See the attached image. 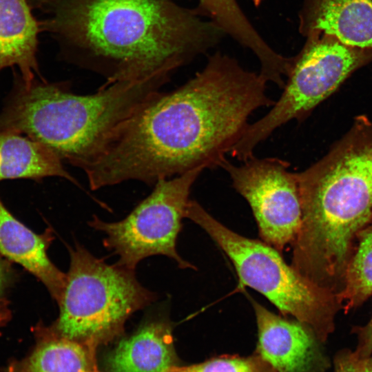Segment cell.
I'll list each match as a JSON object with an SVG mask.
<instances>
[{
	"label": "cell",
	"instance_id": "ac0fdd59",
	"mask_svg": "<svg viewBox=\"0 0 372 372\" xmlns=\"http://www.w3.org/2000/svg\"><path fill=\"white\" fill-rule=\"evenodd\" d=\"M372 296V219L358 234L349 262L342 290L337 295L346 312Z\"/></svg>",
	"mask_w": 372,
	"mask_h": 372
},
{
	"label": "cell",
	"instance_id": "3957f363",
	"mask_svg": "<svg viewBox=\"0 0 372 372\" xmlns=\"http://www.w3.org/2000/svg\"><path fill=\"white\" fill-rule=\"evenodd\" d=\"M296 177L302 223L291 266L338 293L357 236L372 219V122L357 116L328 153Z\"/></svg>",
	"mask_w": 372,
	"mask_h": 372
},
{
	"label": "cell",
	"instance_id": "ba28073f",
	"mask_svg": "<svg viewBox=\"0 0 372 372\" xmlns=\"http://www.w3.org/2000/svg\"><path fill=\"white\" fill-rule=\"evenodd\" d=\"M204 169L158 180L152 193L120 221L106 223L94 216L89 225L105 234L103 244L118 256L117 264L135 270L143 259L164 255L180 268H195L178 255L176 243L192 187Z\"/></svg>",
	"mask_w": 372,
	"mask_h": 372
},
{
	"label": "cell",
	"instance_id": "44dd1931",
	"mask_svg": "<svg viewBox=\"0 0 372 372\" xmlns=\"http://www.w3.org/2000/svg\"><path fill=\"white\" fill-rule=\"evenodd\" d=\"M352 333L357 335L358 344L354 353L360 358H366L372 355V317L363 326H356Z\"/></svg>",
	"mask_w": 372,
	"mask_h": 372
},
{
	"label": "cell",
	"instance_id": "9c48e42d",
	"mask_svg": "<svg viewBox=\"0 0 372 372\" xmlns=\"http://www.w3.org/2000/svg\"><path fill=\"white\" fill-rule=\"evenodd\" d=\"M234 188L247 201L262 241L280 252L293 244L302 223V206L296 173L278 158L254 156L237 165L221 163Z\"/></svg>",
	"mask_w": 372,
	"mask_h": 372
},
{
	"label": "cell",
	"instance_id": "d6986e66",
	"mask_svg": "<svg viewBox=\"0 0 372 372\" xmlns=\"http://www.w3.org/2000/svg\"><path fill=\"white\" fill-rule=\"evenodd\" d=\"M172 372H276L255 352L249 356L224 355L203 362L178 365Z\"/></svg>",
	"mask_w": 372,
	"mask_h": 372
},
{
	"label": "cell",
	"instance_id": "5bb4252c",
	"mask_svg": "<svg viewBox=\"0 0 372 372\" xmlns=\"http://www.w3.org/2000/svg\"><path fill=\"white\" fill-rule=\"evenodd\" d=\"M28 0H0V71L17 66L29 83L39 74L37 51L40 23Z\"/></svg>",
	"mask_w": 372,
	"mask_h": 372
},
{
	"label": "cell",
	"instance_id": "52a82bcc",
	"mask_svg": "<svg viewBox=\"0 0 372 372\" xmlns=\"http://www.w3.org/2000/svg\"><path fill=\"white\" fill-rule=\"evenodd\" d=\"M371 60L372 50L349 46L329 36L307 37L300 53L291 57L282 94L267 114L249 123L231 156L242 162L254 156L255 148L276 129L304 118L353 71Z\"/></svg>",
	"mask_w": 372,
	"mask_h": 372
},
{
	"label": "cell",
	"instance_id": "7c38bea8",
	"mask_svg": "<svg viewBox=\"0 0 372 372\" xmlns=\"http://www.w3.org/2000/svg\"><path fill=\"white\" fill-rule=\"evenodd\" d=\"M300 30L349 46L372 50V0H304Z\"/></svg>",
	"mask_w": 372,
	"mask_h": 372
},
{
	"label": "cell",
	"instance_id": "cb8c5ba5",
	"mask_svg": "<svg viewBox=\"0 0 372 372\" xmlns=\"http://www.w3.org/2000/svg\"><path fill=\"white\" fill-rule=\"evenodd\" d=\"M51 0H28L31 7L46 6Z\"/></svg>",
	"mask_w": 372,
	"mask_h": 372
},
{
	"label": "cell",
	"instance_id": "8992f818",
	"mask_svg": "<svg viewBox=\"0 0 372 372\" xmlns=\"http://www.w3.org/2000/svg\"><path fill=\"white\" fill-rule=\"evenodd\" d=\"M70 267L50 325L57 335L97 349L121 335L127 319L155 300L134 270L108 265L79 244L69 247Z\"/></svg>",
	"mask_w": 372,
	"mask_h": 372
},
{
	"label": "cell",
	"instance_id": "8fae6325",
	"mask_svg": "<svg viewBox=\"0 0 372 372\" xmlns=\"http://www.w3.org/2000/svg\"><path fill=\"white\" fill-rule=\"evenodd\" d=\"M53 239L52 229L36 234L16 218L0 199V254L35 276L58 303L66 284L67 274L48 257V249Z\"/></svg>",
	"mask_w": 372,
	"mask_h": 372
},
{
	"label": "cell",
	"instance_id": "30bf717a",
	"mask_svg": "<svg viewBox=\"0 0 372 372\" xmlns=\"http://www.w3.org/2000/svg\"><path fill=\"white\" fill-rule=\"evenodd\" d=\"M258 327L256 353L276 372H326L331 361L314 332L251 300Z\"/></svg>",
	"mask_w": 372,
	"mask_h": 372
},
{
	"label": "cell",
	"instance_id": "d4e9b609",
	"mask_svg": "<svg viewBox=\"0 0 372 372\" xmlns=\"http://www.w3.org/2000/svg\"><path fill=\"white\" fill-rule=\"evenodd\" d=\"M95 372H99V370H98V371H95Z\"/></svg>",
	"mask_w": 372,
	"mask_h": 372
},
{
	"label": "cell",
	"instance_id": "6da1fadb",
	"mask_svg": "<svg viewBox=\"0 0 372 372\" xmlns=\"http://www.w3.org/2000/svg\"><path fill=\"white\" fill-rule=\"evenodd\" d=\"M267 81L216 52L177 89L156 92L83 169L96 190L130 180L154 185L202 167H220L256 110L272 106Z\"/></svg>",
	"mask_w": 372,
	"mask_h": 372
},
{
	"label": "cell",
	"instance_id": "ffe728a7",
	"mask_svg": "<svg viewBox=\"0 0 372 372\" xmlns=\"http://www.w3.org/2000/svg\"><path fill=\"white\" fill-rule=\"evenodd\" d=\"M333 364V372H372V355L360 358L349 349L337 352Z\"/></svg>",
	"mask_w": 372,
	"mask_h": 372
},
{
	"label": "cell",
	"instance_id": "603a6c76",
	"mask_svg": "<svg viewBox=\"0 0 372 372\" xmlns=\"http://www.w3.org/2000/svg\"><path fill=\"white\" fill-rule=\"evenodd\" d=\"M12 317L8 300L5 296L0 297V335L1 329L8 324Z\"/></svg>",
	"mask_w": 372,
	"mask_h": 372
},
{
	"label": "cell",
	"instance_id": "2e32d148",
	"mask_svg": "<svg viewBox=\"0 0 372 372\" xmlns=\"http://www.w3.org/2000/svg\"><path fill=\"white\" fill-rule=\"evenodd\" d=\"M36 344L25 358L12 362L8 372H95L96 349L55 333L49 326L34 329Z\"/></svg>",
	"mask_w": 372,
	"mask_h": 372
},
{
	"label": "cell",
	"instance_id": "7402d4cb",
	"mask_svg": "<svg viewBox=\"0 0 372 372\" xmlns=\"http://www.w3.org/2000/svg\"><path fill=\"white\" fill-rule=\"evenodd\" d=\"M16 278L12 262L0 254V297L5 296L6 293L13 285Z\"/></svg>",
	"mask_w": 372,
	"mask_h": 372
},
{
	"label": "cell",
	"instance_id": "7a4b0ae2",
	"mask_svg": "<svg viewBox=\"0 0 372 372\" xmlns=\"http://www.w3.org/2000/svg\"><path fill=\"white\" fill-rule=\"evenodd\" d=\"M52 15L39 22L70 62L110 84L176 70L206 53L225 36L198 8L174 0H51ZM46 5V6H47Z\"/></svg>",
	"mask_w": 372,
	"mask_h": 372
},
{
	"label": "cell",
	"instance_id": "277c9868",
	"mask_svg": "<svg viewBox=\"0 0 372 372\" xmlns=\"http://www.w3.org/2000/svg\"><path fill=\"white\" fill-rule=\"evenodd\" d=\"M169 79L105 83L86 95L72 92L68 83L34 79L25 83L21 79L0 114V127L39 141L63 162L82 169Z\"/></svg>",
	"mask_w": 372,
	"mask_h": 372
},
{
	"label": "cell",
	"instance_id": "5b68a950",
	"mask_svg": "<svg viewBox=\"0 0 372 372\" xmlns=\"http://www.w3.org/2000/svg\"><path fill=\"white\" fill-rule=\"evenodd\" d=\"M185 217L203 228L224 251L242 285L262 294L282 315L308 326L322 342L327 340L342 309L335 293L303 276L272 246L228 229L197 201L189 200Z\"/></svg>",
	"mask_w": 372,
	"mask_h": 372
},
{
	"label": "cell",
	"instance_id": "9a60e30c",
	"mask_svg": "<svg viewBox=\"0 0 372 372\" xmlns=\"http://www.w3.org/2000/svg\"><path fill=\"white\" fill-rule=\"evenodd\" d=\"M199 12L218 26L225 35L251 50L260 63V74L278 82L287 72L289 57L278 53L251 24L236 0H198Z\"/></svg>",
	"mask_w": 372,
	"mask_h": 372
},
{
	"label": "cell",
	"instance_id": "e0dca14e",
	"mask_svg": "<svg viewBox=\"0 0 372 372\" xmlns=\"http://www.w3.org/2000/svg\"><path fill=\"white\" fill-rule=\"evenodd\" d=\"M56 176L78 185L63 161L50 149L13 130L0 127V181Z\"/></svg>",
	"mask_w": 372,
	"mask_h": 372
},
{
	"label": "cell",
	"instance_id": "4fadbf2b",
	"mask_svg": "<svg viewBox=\"0 0 372 372\" xmlns=\"http://www.w3.org/2000/svg\"><path fill=\"white\" fill-rule=\"evenodd\" d=\"M167 320L145 321L122 338L105 358L107 372H172L180 361Z\"/></svg>",
	"mask_w": 372,
	"mask_h": 372
}]
</instances>
